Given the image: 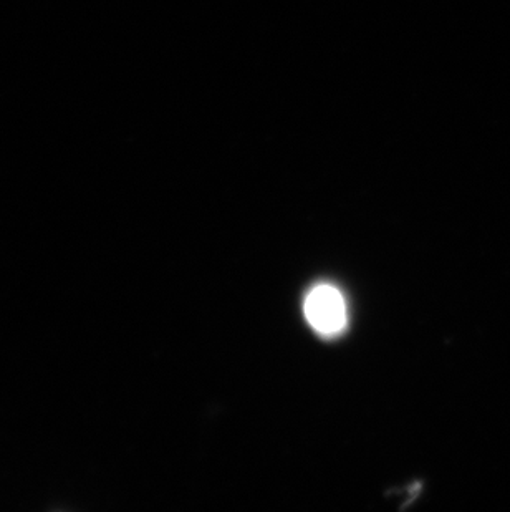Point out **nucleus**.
<instances>
[{"label":"nucleus","instance_id":"obj_1","mask_svg":"<svg viewBox=\"0 0 510 512\" xmlns=\"http://www.w3.org/2000/svg\"><path fill=\"white\" fill-rule=\"evenodd\" d=\"M305 315L318 334L333 337L347 325V307L342 294L332 285H318L308 294Z\"/></svg>","mask_w":510,"mask_h":512}]
</instances>
